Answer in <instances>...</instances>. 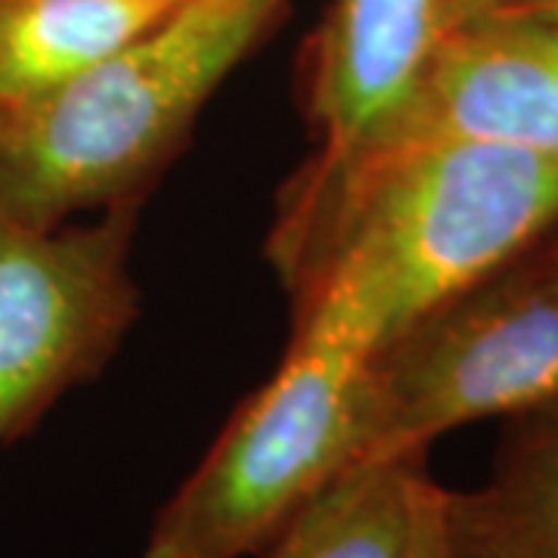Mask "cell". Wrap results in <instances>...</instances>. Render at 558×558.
<instances>
[{
	"instance_id": "obj_1",
	"label": "cell",
	"mask_w": 558,
	"mask_h": 558,
	"mask_svg": "<svg viewBox=\"0 0 558 558\" xmlns=\"http://www.w3.org/2000/svg\"><path fill=\"white\" fill-rule=\"evenodd\" d=\"M558 227V156L475 140L317 153L286 186L270 258L295 295L336 301L376 351Z\"/></svg>"
},
{
	"instance_id": "obj_2",
	"label": "cell",
	"mask_w": 558,
	"mask_h": 558,
	"mask_svg": "<svg viewBox=\"0 0 558 558\" xmlns=\"http://www.w3.org/2000/svg\"><path fill=\"white\" fill-rule=\"evenodd\" d=\"M282 0H183L78 78L0 116V208L60 227L134 202Z\"/></svg>"
},
{
	"instance_id": "obj_3",
	"label": "cell",
	"mask_w": 558,
	"mask_h": 558,
	"mask_svg": "<svg viewBox=\"0 0 558 558\" xmlns=\"http://www.w3.org/2000/svg\"><path fill=\"white\" fill-rule=\"evenodd\" d=\"M376 344L336 301L299 304L270 379L223 425L149 527L143 558H248L360 462Z\"/></svg>"
},
{
	"instance_id": "obj_4",
	"label": "cell",
	"mask_w": 558,
	"mask_h": 558,
	"mask_svg": "<svg viewBox=\"0 0 558 558\" xmlns=\"http://www.w3.org/2000/svg\"><path fill=\"white\" fill-rule=\"evenodd\" d=\"M558 403V227L381 348L360 462L413 459L459 425Z\"/></svg>"
},
{
	"instance_id": "obj_5",
	"label": "cell",
	"mask_w": 558,
	"mask_h": 558,
	"mask_svg": "<svg viewBox=\"0 0 558 558\" xmlns=\"http://www.w3.org/2000/svg\"><path fill=\"white\" fill-rule=\"evenodd\" d=\"M134 202L87 227H38L0 208V447L90 379L137 314Z\"/></svg>"
},
{
	"instance_id": "obj_6",
	"label": "cell",
	"mask_w": 558,
	"mask_h": 558,
	"mask_svg": "<svg viewBox=\"0 0 558 558\" xmlns=\"http://www.w3.org/2000/svg\"><path fill=\"white\" fill-rule=\"evenodd\" d=\"M418 137L558 156V22L490 16L453 28L403 116L373 143Z\"/></svg>"
},
{
	"instance_id": "obj_7",
	"label": "cell",
	"mask_w": 558,
	"mask_h": 558,
	"mask_svg": "<svg viewBox=\"0 0 558 558\" xmlns=\"http://www.w3.org/2000/svg\"><path fill=\"white\" fill-rule=\"evenodd\" d=\"M447 35L450 0H336L311 72L317 153H351L381 137Z\"/></svg>"
},
{
	"instance_id": "obj_8",
	"label": "cell",
	"mask_w": 558,
	"mask_h": 558,
	"mask_svg": "<svg viewBox=\"0 0 558 558\" xmlns=\"http://www.w3.org/2000/svg\"><path fill=\"white\" fill-rule=\"evenodd\" d=\"M519 418L490 478L444 490L453 558H558V403Z\"/></svg>"
},
{
	"instance_id": "obj_9",
	"label": "cell",
	"mask_w": 558,
	"mask_h": 558,
	"mask_svg": "<svg viewBox=\"0 0 558 558\" xmlns=\"http://www.w3.org/2000/svg\"><path fill=\"white\" fill-rule=\"evenodd\" d=\"M183 0H0V116L78 78Z\"/></svg>"
},
{
	"instance_id": "obj_10",
	"label": "cell",
	"mask_w": 558,
	"mask_h": 558,
	"mask_svg": "<svg viewBox=\"0 0 558 558\" xmlns=\"http://www.w3.org/2000/svg\"><path fill=\"white\" fill-rule=\"evenodd\" d=\"M428 484L422 457L357 462L311 499L264 556L410 558Z\"/></svg>"
},
{
	"instance_id": "obj_11",
	"label": "cell",
	"mask_w": 558,
	"mask_h": 558,
	"mask_svg": "<svg viewBox=\"0 0 558 558\" xmlns=\"http://www.w3.org/2000/svg\"><path fill=\"white\" fill-rule=\"evenodd\" d=\"M410 558H453L447 543V524H444V487H438L435 481L422 497Z\"/></svg>"
},
{
	"instance_id": "obj_12",
	"label": "cell",
	"mask_w": 558,
	"mask_h": 558,
	"mask_svg": "<svg viewBox=\"0 0 558 558\" xmlns=\"http://www.w3.org/2000/svg\"><path fill=\"white\" fill-rule=\"evenodd\" d=\"M534 3H543V0H450V32L459 25H469V22L519 13Z\"/></svg>"
},
{
	"instance_id": "obj_13",
	"label": "cell",
	"mask_w": 558,
	"mask_h": 558,
	"mask_svg": "<svg viewBox=\"0 0 558 558\" xmlns=\"http://www.w3.org/2000/svg\"><path fill=\"white\" fill-rule=\"evenodd\" d=\"M506 16H539V20L558 22V0H543V3H534L527 10H519V13H506Z\"/></svg>"
}]
</instances>
